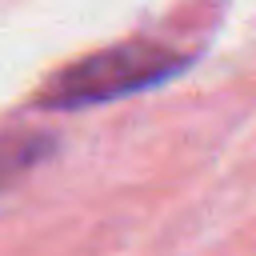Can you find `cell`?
I'll use <instances>...</instances> for the list:
<instances>
[{
	"label": "cell",
	"instance_id": "cell-1",
	"mask_svg": "<svg viewBox=\"0 0 256 256\" xmlns=\"http://www.w3.org/2000/svg\"><path fill=\"white\" fill-rule=\"evenodd\" d=\"M180 68H184V56H176L160 44H148V40L116 44V48H104V52L72 64L68 72H60L40 92V108H80V104L128 96V92L168 80Z\"/></svg>",
	"mask_w": 256,
	"mask_h": 256
}]
</instances>
